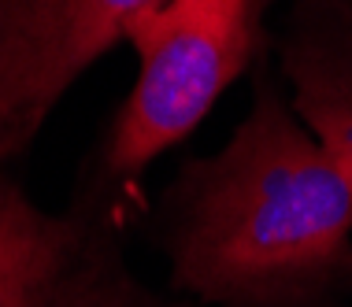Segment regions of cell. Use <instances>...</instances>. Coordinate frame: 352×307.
<instances>
[{"label":"cell","instance_id":"obj_1","mask_svg":"<svg viewBox=\"0 0 352 307\" xmlns=\"http://www.w3.org/2000/svg\"><path fill=\"white\" fill-rule=\"evenodd\" d=\"M352 234V178L274 100L208 167L178 271L204 296L316 271Z\"/></svg>","mask_w":352,"mask_h":307},{"label":"cell","instance_id":"obj_2","mask_svg":"<svg viewBox=\"0 0 352 307\" xmlns=\"http://www.w3.org/2000/svg\"><path fill=\"white\" fill-rule=\"evenodd\" d=\"M138 82L111 137V167L138 170L208 115L252 52V0H164L126 37Z\"/></svg>","mask_w":352,"mask_h":307},{"label":"cell","instance_id":"obj_3","mask_svg":"<svg viewBox=\"0 0 352 307\" xmlns=\"http://www.w3.org/2000/svg\"><path fill=\"white\" fill-rule=\"evenodd\" d=\"M164 0H0V159L30 145L89 63Z\"/></svg>","mask_w":352,"mask_h":307},{"label":"cell","instance_id":"obj_4","mask_svg":"<svg viewBox=\"0 0 352 307\" xmlns=\"http://www.w3.org/2000/svg\"><path fill=\"white\" fill-rule=\"evenodd\" d=\"M71 234L0 178V307H49L67 271Z\"/></svg>","mask_w":352,"mask_h":307},{"label":"cell","instance_id":"obj_5","mask_svg":"<svg viewBox=\"0 0 352 307\" xmlns=\"http://www.w3.org/2000/svg\"><path fill=\"white\" fill-rule=\"evenodd\" d=\"M289 74L297 82V111L308 133L341 159L352 178V56L297 52L289 56Z\"/></svg>","mask_w":352,"mask_h":307}]
</instances>
